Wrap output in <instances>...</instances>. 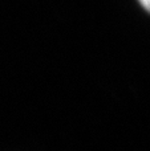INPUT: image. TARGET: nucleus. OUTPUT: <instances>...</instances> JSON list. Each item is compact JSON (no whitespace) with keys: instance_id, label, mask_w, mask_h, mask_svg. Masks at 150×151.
Wrapping results in <instances>:
<instances>
[{"instance_id":"obj_1","label":"nucleus","mask_w":150,"mask_h":151,"mask_svg":"<svg viewBox=\"0 0 150 151\" xmlns=\"http://www.w3.org/2000/svg\"><path fill=\"white\" fill-rule=\"evenodd\" d=\"M138 1L142 4V7L145 8V9H148L150 12V0H138Z\"/></svg>"}]
</instances>
